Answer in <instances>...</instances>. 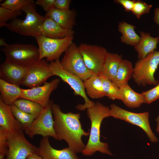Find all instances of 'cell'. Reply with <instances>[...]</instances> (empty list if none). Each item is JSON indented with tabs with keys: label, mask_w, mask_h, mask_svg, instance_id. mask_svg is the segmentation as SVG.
<instances>
[{
	"label": "cell",
	"mask_w": 159,
	"mask_h": 159,
	"mask_svg": "<svg viewBox=\"0 0 159 159\" xmlns=\"http://www.w3.org/2000/svg\"><path fill=\"white\" fill-rule=\"evenodd\" d=\"M159 65V51L154 50L145 58L139 59L134 67L132 77L138 86L156 85L158 80L154 74Z\"/></svg>",
	"instance_id": "cell-4"
},
{
	"label": "cell",
	"mask_w": 159,
	"mask_h": 159,
	"mask_svg": "<svg viewBox=\"0 0 159 159\" xmlns=\"http://www.w3.org/2000/svg\"><path fill=\"white\" fill-rule=\"evenodd\" d=\"M45 17L40 27L42 35L52 39H60L73 35L74 32L73 30L65 29L51 19Z\"/></svg>",
	"instance_id": "cell-17"
},
{
	"label": "cell",
	"mask_w": 159,
	"mask_h": 159,
	"mask_svg": "<svg viewBox=\"0 0 159 159\" xmlns=\"http://www.w3.org/2000/svg\"><path fill=\"white\" fill-rule=\"evenodd\" d=\"M22 11H12L8 9L0 6V27H4L8 23L7 21L17 18L21 15Z\"/></svg>",
	"instance_id": "cell-30"
},
{
	"label": "cell",
	"mask_w": 159,
	"mask_h": 159,
	"mask_svg": "<svg viewBox=\"0 0 159 159\" xmlns=\"http://www.w3.org/2000/svg\"><path fill=\"white\" fill-rule=\"evenodd\" d=\"M76 16L74 10H62L54 7L46 12L45 16L51 19L65 29L72 30Z\"/></svg>",
	"instance_id": "cell-19"
},
{
	"label": "cell",
	"mask_w": 159,
	"mask_h": 159,
	"mask_svg": "<svg viewBox=\"0 0 159 159\" xmlns=\"http://www.w3.org/2000/svg\"><path fill=\"white\" fill-rule=\"evenodd\" d=\"M38 45L39 60L46 58V61L52 62L59 59L73 43V35L60 39L48 38L42 35L35 37Z\"/></svg>",
	"instance_id": "cell-7"
},
{
	"label": "cell",
	"mask_w": 159,
	"mask_h": 159,
	"mask_svg": "<svg viewBox=\"0 0 159 159\" xmlns=\"http://www.w3.org/2000/svg\"><path fill=\"white\" fill-rule=\"evenodd\" d=\"M55 1V0H37L35 4L40 6L47 12L54 7Z\"/></svg>",
	"instance_id": "cell-35"
},
{
	"label": "cell",
	"mask_w": 159,
	"mask_h": 159,
	"mask_svg": "<svg viewBox=\"0 0 159 159\" xmlns=\"http://www.w3.org/2000/svg\"><path fill=\"white\" fill-rule=\"evenodd\" d=\"M122 59V55L108 52L101 73L112 82L115 77L120 64Z\"/></svg>",
	"instance_id": "cell-23"
},
{
	"label": "cell",
	"mask_w": 159,
	"mask_h": 159,
	"mask_svg": "<svg viewBox=\"0 0 159 159\" xmlns=\"http://www.w3.org/2000/svg\"><path fill=\"white\" fill-rule=\"evenodd\" d=\"M52 109L54 130L60 140H64L69 148L75 153H82L86 145L82 137L88 136L89 132H86L82 128L80 120V114L64 113L59 105L54 103Z\"/></svg>",
	"instance_id": "cell-1"
},
{
	"label": "cell",
	"mask_w": 159,
	"mask_h": 159,
	"mask_svg": "<svg viewBox=\"0 0 159 159\" xmlns=\"http://www.w3.org/2000/svg\"><path fill=\"white\" fill-rule=\"evenodd\" d=\"M105 96L113 100H121L119 88L103 74H100Z\"/></svg>",
	"instance_id": "cell-28"
},
{
	"label": "cell",
	"mask_w": 159,
	"mask_h": 159,
	"mask_svg": "<svg viewBox=\"0 0 159 159\" xmlns=\"http://www.w3.org/2000/svg\"><path fill=\"white\" fill-rule=\"evenodd\" d=\"M78 47L87 67L92 73L99 75L108 52L104 47L96 45L81 43Z\"/></svg>",
	"instance_id": "cell-12"
},
{
	"label": "cell",
	"mask_w": 159,
	"mask_h": 159,
	"mask_svg": "<svg viewBox=\"0 0 159 159\" xmlns=\"http://www.w3.org/2000/svg\"><path fill=\"white\" fill-rule=\"evenodd\" d=\"M0 98L5 104L10 105L21 98L22 88L0 79Z\"/></svg>",
	"instance_id": "cell-22"
},
{
	"label": "cell",
	"mask_w": 159,
	"mask_h": 159,
	"mask_svg": "<svg viewBox=\"0 0 159 159\" xmlns=\"http://www.w3.org/2000/svg\"><path fill=\"white\" fill-rule=\"evenodd\" d=\"M8 45L6 42L5 39L4 38H1L0 39V46H4V47H6Z\"/></svg>",
	"instance_id": "cell-40"
},
{
	"label": "cell",
	"mask_w": 159,
	"mask_h": 159,
	"mask_svg": "<svg viewBox=\"0 0 159 159\" xmlns=\"http://www.w3.org/2000/svg\"><path fill=\"white\" fill-rule=\"evenodd\" d=\"M26 159H44L39 155L35 154H32L29 155Z\"/></svg>",
	"instance_id": "cell-39"
},
{
	"label": "cell",
	"mask_w": 159,
	"mask_h": 159,
	"mask_svg": "<svg viewBox=\"0 0 159 159\" xmlns=\"http://www.w3.org/2000/svg\"><path fill=\"white\" fill-rule=\"evenodd\" d=\"M13 104L24 112L37 118L40 113L43 107L34 102L23 98H20L15 101Z\"/></svg>",
	"instance_id": "cell-27"
},
{
	"label": "cell",
	"mask_w": 159,
	"mask_h": 159,
	"mask_svg": "<svg viewBox=\"0 0 159 159\" xmlns=\"http://www.w3.org/2000/svg\"><path fill=\"white\" fill-rule=\"evenodd\" d=\"M146 103L149 104L159 99V79L158 83L153 88L142 93Z\"/></svg>",
	"instance_id": "cell-33"
},
{
	"label": "cell",
	"mask_w": 159,
	"mask_h": 159,
	"mask_svg": "<svg viewBox=\"0 0 159 159\" xmlns=\"http://www.w3.org/2000/svg\"><path fill=\"white\" fill-rule=\"evenodd\" d=\"M0 127L8 133L22 129L14 116L10 105L4 103L0 98Z\"/></svg>",
	"instance_id": "cell-18"
},
{
	"label": "cell",
	"mask_w": 159,
	"mask_h": 159,
	"mask_svg": "<svg viewBox=\"0 0 159 159\" xmlns=\"http://www.w3.org/2000/svg\"><path fill=\"white\" fill-rule=\"evenodd\" d=\"M33 1L32 0H6L1 3L0 4L1 6L8 9L12 11H22L24 7Z\"/></svg>",
	"instance_id": "cell-31"
},
{
	"label": "cell",
	"mask_w": 159,
	"mask_h": 159,
	"mask_svg": "<svg viewBox=\"0 0 159 159\" xmlns=\"http://www.w3.org/2000/svg\"><path fill=\"white\" fill-rule=\"evenodd\" d=\"M134 67L132 62L127 59H122L119 66L117 74L112 82L119 88L128 84V81L132 77Z\"/></svg>",
	"instance_id": "cell-26"
},
{
	"label": "cell",
	"mask_w": 159,
	"mask_h": 159,
	"mask_svg": "<svg viewBox=\"0 0 159 159\" xmlns=\"http://www.w3.org/2000/svg\"><path fill=\"white\" fill-rule=\"evenodd\" d=\"M13 114L25 131L31 125L35 119L32 115L19 109L14 104L10 105Z\"/></svg>",
	"instance_id": "cell-29"
},
{
	"label": "cell",
	"mask_w": 159,
	"mask_h": 159,
	"mask_svg": "<svg viewBox=\"0 0 159 159\" xmlns=\"http://www.w3.org/2000/svg\"><path fill=\"white\" fill-rule=\"evenodd\" d=\"M110 107L97 102L94 106L87 109V115L91 122L89 137L82 153L91 156L96 152L112 155L109 149L108 144L100 140V128L101 123L105 118L110 116Z\"/></svg>",
	"instance_id": "cell-2"
},
{
	"label": "cell",
	"mask_w": 159,
	"mask_h": 159,
	"mask_svg": "<svg viewBox=\"0 0 159 159\" xmlns=\"http://www.w3.org/2000/svg\"><path fill=\"white\" fill-rule=\"evenodd\" d=\"M38 148L39 155L44 159H81L68 147L61 150L53 148L48 137H43Z\"/></svg>",
	"instance_id": "cell-16"
},
{
	"label": "cell",
	"mask_w": 159,
	"mask_h": 159,
	"mask_svg": "<svg viewBox=\"0 0 159 159\" xmlns=\"http://www.w3.org/2000/svg\"><path fill=\"white\" fill-rule=\"evenodd\" d=\"M152 6L151 4H148L141 0H135L132 11V13L138 19L144 14H148Z\"/></svg>",
	"instance_id": "cell-32"
},
{
	"label": "cell",
	"mask_w": 159,
	"mask_h": 159,
	"mask_svg": "<svg viewBox=\"0 0 159 159\" xmlns=\"http://www.w3.org/2000/svg\"><path fill=\"white\" fill-rule=\"evenodd\" d=\"M117 4L122 5L126 11H132L135 0H115L114 1Z\"/></svg>",
	"instance_id": "cell-36"
},
{
	"label": "cell",
	"mask_w": 159,
	"mask_h": 159,
	"mask_svg": "<svg viewBox=\"0 0 159 159\" xmlns=\"http://www.w3.org/2000/svg\"><path fill=\"white\" fill-rule=\"evenodd\" d=\"M60 63L65 69L83 81L90 77L93 73L86 66L78 47L73 42L65 52Z\"/></svg>",
	"instance_id": "cell-11"
},
{
	"label": "cell",
	"mask_w": 159,
	"mask_h": 159,
	"mask_svg": "<svg viewBox=\"0 0 159 159\" xmlns=\"http://www.w3.org/2000/svg\"><path fill=\"white\" fill-rule=\"evenodd\" d=\"M83 82L87 94L90 97L99 99L105 96L100 74L93 73Z\"/></svg>",
	"instance_id": "cell-24"
},
{
	"label": "cell",
	"mask_w": 159,
	"mask_h": 159,
	"mask_svg": "<svg viewBox=\"0 0 159 159\" xmlns=\"http://www.w3.org/2000/svg\"><path fill=\"white\" fill-rule=\"evenodd\" d=\"M27 71V67L5 60L0 66V79L8 83L19 86L23 82Z\"/></svg>",
	"instance_id": "cell-15"
},
{
	"label": "cell",
	"mask_w": 159,
	"mask_h": 159,
	"mask_svg": "<svg viewBox=\"0 0 159 159\" xmlns=\"http://www.w3.org/2000/svg\"><path fill=\"white\" fill-rule=\"evenodd\" d=\"M49 67L54 75L59 77L70 86L75 95L80 96L84 99L85 103L77 105V109L84 110L94 106L95 103L90 100L86 95L83 81L77 76L65 69L61 65L59 59L50 62Z\"/></svg>",
	"instance_id": "cell-5"
},
{
	"label": "cell",
	"mask_w": 159,
	"mask_h": 159,
	"mask_svg": "<svg viewBox=\"0 0 159 159\" xmlns=\"http://www.w3.org/2000/svg\"><path fill=\"white\" fill-rule=\"evenodd\" d=\"M155 121L157 122V127L156 130L159 133V115L156 117Z\"/></svg>",
	"instance_id": "cell-41"
},
{
	"label": "cell",
	"mask_w": 159,
	"mask_h": 159,
	"mask_svg": "<svg viewBox=\"0 0 159 159\" xmlns=\"http://www.w3.org/2000/svg\"><path fill=\"white\" fill-rule=\"evenodd\" d=\"M71 2L70 0H55L54 6L58 9L68 10Z\"/></svg>",
	"instance_id": "cell-37"
},
{
	"label": "cell",
	"mask_w": 159,
	"mask_h": 159,
	"mask_svg": "<svg viewBox=\"0 0 159 159\" xmlns=\"http://www.w3.org/2000/svg\"><path fill=\"white\" fill-rule=\"evenodd\" d=\"M60 81L59 78H57L46 82L42 85L29 89H22L21 98L34 102L43 108L49 103L51 94L57 88Z\"/></svg>",
	"instance_id": "cell-14"
},
{
	"label": "cell",
	"mask_w": 159,
	"mask_h": 159,
	"mask_svg": "<svg viewBox=\"0 0 159 159\" xmlns=\"http://www.w3.org/2000/svg\"><path fill=\"white\" fill-rule=\"evenodd\" d=\"M110 109V116L123 120L139 127L146 133L151 142L155 143L158 141L151 128L148 112H133L124 110L113 104L111 105Z\"/></svg>",
	"instance_id": "cell-10"
},
{
	"label": "cell",
	"mask_w": 159,
	"mask_h": 159,
	"mask_svg": "<svg viewBox=\"0 0 159 159\" xmlns=\"http://www.w3.org/2000/svg\"><path fill=\"white\" fill-rule=\"evenodd\" d=\"M135 26L125 21L119 23L118 30L122 34L120 40L122 43L134 47L138 43L140 37L135 32Z\"/></svg>",
	"instance_id": "cell-25"
},
{
	"label": "cell",
	"mask_w": 159,
	"mask_h": 159,
	"mask_svg": "<svg viewBox=\"0 0 159 159\" xmlns=\"http://www.w3.org/2000/svg\"><path fill=\"white\" fill-rule=\"evenodd\" d=\"M53 103L50 100L49 103L43 107L38 116L35 119L30 126L24 131L25 134L31 138L36 135L44 137L50 136L60 141L54 127V120L52 111Z\"/></svg>",
	"instance_id": "cell-8"
},
{
	"label": "cell",
	"mask_w": 159,
	"mask_h": 159,
	"mask_svg": "<svg viewBox=\"0 0 159 159\" xmlns=\"http://www.w3.org/2000/svg\"><path fill=\"white\" fill-rule=\"evenodd\" d=\"M34 1L22 10L26 14L24 19L16 18L7 23L4 27L21 35L34 37L42 35L40 27L45 18L36 11Z\"/></svg>",
	"instance_id": "cell-3"
},
{
	"label": "cell",
	"mask_w": 159,
	"mask_h": 159,
	"mask_svg": "<svg viewBox=\"0 0 159 159\" xmlns=\"http://www.w3.org/2000/svg\"><path fill=\"white\" fill-rule=\"evenodd\" d=\"M49 64L43 59L28 67L27 73L21 85L31 88L44 84L48 78L54 75Z\"/></svg>",
	"instance_id": "cell-13"
},
{
	"label": "cell",
	"mask_w": 159,
	"mask_h": 159,
	"mask_svg": "<svg viewBox=\"0 0 159 159\" xmlns=\"http://www.w3.org/2000/svg\"><path fill=\"white\" fill-rule=\"evenodd\" d=\"M140 39L135 49L138 53L139 59L145 58L148 54L155 50L159 42V36L152 37L149 33L140 32Z\"/></svg>",
	"instance_id": "cell-20"
},
{
	"label": "cell",
	"mask_w": 159,
	"mask_h": 159,
	"mask_svg": "<svg viewBox=\"0 0 159 159\" xmlns=\"http://www.w3.org/2000/svg\"><path fill=\"white\" fill-rule=\"evenodd\" d=\"M23 130L7 134L8 148L5 159H26L29 155H39L38 148L25 137Z\"/></svg>",
	"instance_id": "cell-9"
},
{
	"label": "cell",
	"mask_w": 159,
	"mask_h": 159,
	"mask_svg": "<svg viewBox=\"0 0 159 159\" xmlns=\"http://www.w3.org/2000/svg\"><path fill=\"white\" fill-rule=\"evenodd\" d=\"M121 100L127 107L130 108H138L145 103L144 96L133 90L128 84L119 88Z\"/></svg>",
	"instance_id": "cell-21"
},
{
	"label": "cell",
	"mask_w": 159,
	"mask_h": 159,
	"mask_svg": "<svg viewBox=\"0 0 159 159\" xmlns=\"http://www.w3.org/2000/svg\"><path fill=\"white\" fill-rule=\"evenodd\" d=\"M154 20L158 25L159 31V7L155 9L154 10Z\"/></svg>",
	"instance_id": "cell-38"
},
{
	"label": "cell",
	"mask_w": 159,
	"mask_h": 159,
	"mask_svg": "<svg viewBox=\"0 0 159 159\" xmlns=\"http://www.w3.org/2000/svg\"><path fill=\"white\" fill-rule=\"evenodd\" d=\"M8 148L7 132L0 127V159H4Z\"/></svg>",
	"instance_id": "cell-34"
},
{
	"label": "cell",
	"mask_w": 159,
	"mask_h": 159,
	"mask_svg": "<svg viewBox=\"0 0 159 159\" xmlns=\"http://www.w3.org/2000/svg\"><path fill=\"white\" fill-rule=\"evenodd\" d=\"M6 59L18 65L28 67L39 60L38 48L31 44H13L1 49Z\"/></svg>",
	"instance_id": "cell-6"
}]
</instances>
